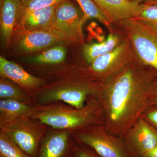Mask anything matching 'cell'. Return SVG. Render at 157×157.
Instances as JSON below:
<instances>
[{
	"label": "cell",
	"instance_id": "cell-1",
	"mask_svg": "<svg viewBox=\"0 0 157 157\" xmlns=\"http://www.w3.org/2000/svg\"><path fill=\"white\" fill-rule=\"evenodd\" d=\"M157 72L136 55L125 67L104 82L98 96L107 131L121 136L152 105Z\"/></svg>",
	"mask_w": 157,
	"mask_h": 157
},
{
	"label": "cell",
	"instance_id": "cell-2",
	"mask_svg": "<svg viewBox=\"0 0 157 157\" xmlns=\"http://www.w3.org/2000/svg\"><path fill=\"white\" fill-rule=\"evenodd\" d=\"M29 116L47 126L71 132L93 125L104 124L103 110L97 97L90 99L80 108L57 102L36 104Z\"/></svg>",
	"mask_w": 157,
	"mask_h": 157
},
{
	"label": "cell",
	"instance_id": "cell-3",
	"mask_svg": "<svg viewBox=\"0 0 157 157\" xmlns=\"http://www.w3.org/2000/svg\"><path fill=\"white\" fill-rule=\"evenodd\" d=\"M104 83L88 68H78L69 78L43 87L36 98L38 104L61 101L76 108H82L90 98H98Z\"/></svg>",
	"mask_w": 157,
	"mask_h": 157
},
{
	"label": "cell",
	"instance_id": "cell-4",
	"mask_svg": "<svg viewBox=\"0 0 157 157\" xmlns=\"http://www.w3.org/2000/svg\"><path fill=\"white\" fill-rule=\"evenodd\" d=\"M78 142L89 147L101 157H138L121 136L111 134L104 124H97L72 132Z\"/></svg>",
	"mask_w": 157,
	"mask_h": 157
},
{
	"label": "cell",
	"instance_id": "cell-5",
	"mask_svg": "<svg viewBox=\"0 0 157 157\" xmlns=\"http://www.w3.org/2000/svg\"><path fill=\"white\" fill-rule=\"evenodd\" d=\"M132 43L137 59L157 72V30L135 18L117 23Z\"/></svg>",
	"mask_w": 157,
	"mask_h": 157
},
{
	"label": "cell",
	"instance_id": "cell-6",
	"mask_svg": "<svg viewBox=\"0 0 157 157\" xmlns=\"http://www.w3.org/2000/svg\"><path fill=\"white\" fill-rule=\"evenodd\" d=\"M47 127L26 115L1 127V132L9 136L29 156L36 157Z\"/></svg>",
	"mask_w": 157,
	"mask_h": 157
},
{
	"label": "cell",
	"instance_id": "cell-7",
	"mask_svg": "<svg viewBox=\"0 0 157 157\" xmlns=\"http://www.w3.org/2000/svg\"><path fill=\"white\" fill-rule=\"evenodd\" d=\"M88 18L78 4L63 0L58 4L54 29L63 34L66 42L80 43L83 39L82 28Z\"/></svg>",
	"mask_w": 157,
	"mask_h": 157
},
{
	"label": "cell",
	"instance_id": "cell-8",
	"mask_svg": "<svg viewBox=\"0 0 157 157\" xmlns=\"http://www.w3.org/2000/svg\"><path fill=\"white\" fill-rule=\"evenodd\" d=\"M135 56L132 43L125 36L116 48L97 58L88 68L94 75L104 82L125 67Z\"/></svg>",
	"mask_w": 157,
	"mask_h": 157
},
{
	"label": "cell",
	"instance_id": "cell-9",
	"mask_svg": "<svg viewBox=\"0 0 157 157\" xmlns=\"http://www.w3.org/2000/svg\"><path fill=\"white\" fill-rule=\"evenodd\" d=\"M66 42L63 34L55 29L14 32L10 45L17 53H32L53 44Z\"/></svg>",
	"mask_w": 157,
	"mask_h": 157
},
{
	"label": "cell",
	"instance_id": "cell-10",
	"mask_svg": "<svg viewBox=\"0 0 157 157\" xmlns=\"http://www.w3.org/2000/svg\"><path fill=\"white\" fill-rule=\"evenodd\" d=\"M121 137L138 157H144L157 146V131L141 117Z\"/></svg>",
	"mask_w": 157,
	"mask_h": 157
},
{
	"label": "cell",
	"instance_id": "cell-11",
	"mask_svg": "<svg viewBox=\"0 0 157 157\" xmlns=\"http://www.w3.org/2000/svg\"><path fill=\"white\" fill-rule=\"evenodd\" d=\"M70 131L58 130L44 136L36 157H71L76 139L72 140Z\"/></svg>",
	"mask_w": 157,
	"mask_h": 157
},
{
	"label": "cell",
	"instance_id": "cell-12",
	"mask_svg": "<svg viewBox=\"0 0 157 157\" xmlns=\"http://www.w3.org/2000/svg\"><path fill=\"white\" fill-rule=\"evenodd\" d=\"M0 7L1 38L8 47L21 20L22 5L21 0H4Z\"/></svg>",
	"mask_w": 157,
	"mask_h": 157
},
{
	"label": "cell",
	"instance_id": "cell-13",
	"mask_svg": "<svg viewBox=\"0 0 157 157\" xmlns=\"http://www.w3.org/2000/svg\"><path fill=\"white\" fill-rule=\"evenodd\" d=\"M111 24L136 17L141 4L129 0H93Z\"/></svg>",
	"mask_w": 157,
	"mask_h": 157
},
{
	"label": "cell",
	"instance_id": "cell-14",
	"mask_svg": "<svg viewBox=\"0 0 157 157\" xmlns=\"http://www.w3.org/2000/svg\"><path fill=\"white\" fill-rule=\"evenodd\" d=\"M0 74L2 77L10 79L23 89L33 90L43 87L42 78L31 75L19 65L0 56Z\"/></svg>",
	"mask_w": 157,
	"mask_h": 157
},
{
	"label": "cell",
	"instance_id": "cell-15",
	"mask_svg": "<svg viewBox=\"0 0 157 157\" xmlns=\"http://www.w3.org/2000/svg\"><path fill=\"white\" fill-rule=\"evenodd\" d=\"M57 6V4L47 6L27 14L21 20L16 30L31 31L54 29Z\"/></svg>",
	"mask_w": 157,
	"mask_h": 157
},
{
	"label": "cell",
	"instance_id": "cell-16",
	"mask_svg": "<svg viewBox=\"0 0 157 157\" xmlns=\"http://www.w3.org/2000/svg\"><path fill=\"white\" fill-rule=\"evenodd\" d=\"M125 37H123L112 32L103 42L85 45L82 48V54L88 66L97 58L108 53L116 48L123 41Z\"/></svg>",
	"mask_w": 157,
	"mask_h": 157
},
{
	"label": "cell",
	"instance_id": "cell-17",
	"mask_svg": "<svg viewBox=\"0 0 157 157\" xmlns=\"http://www.w3.org/2000/svg\"><path fill=\"white\" fill-rule=\"evenodd\" d=\"M33 105L31 103L10 100L0 101V127L25 116L30 115Z\"/></svg>",
	"mask_w": 157,
	"mask_h": 157
},
{
	"label": "cell",
	"instance_id": "cell-18",
	"mask_svg": "<svg viewBox=\"0 0 157 157\" xmlns=\"http://www.w3.org/2000/svg\"><path fill=\"white\" fill-rule=\"evenodd\" d=\"M67 49L63 46H56L44 52L25 59L26 62L39 64H55L63 62L67 55Z\"/></svg>",
	"mask_w": 157,
	"mask_h": 157
},
{
	"label": "cell",
	"instance_id": "cell-19",
	"mask_svg": "<svg viewBox=\"0 0 157 157\" xmlns=\"http://www.w3.org/2000/svg\"><path fill=\"white\" fill-rule=\"evenodd\" d=\"M0 98L1 100L10 99L31 103L30 98L23 89L17 87L4 78L0 80Z\"/></svg>",
	"mask_w": 157,
	"mask_h": 157
},
{
	"label": "cell",
	"instance_id": "cell-20",
	"mask_svg": "<svg viewBox=\"0 0 157 157\" xmlns=\"http://www.w3.org/2000/svg\"><path fill=\"white\" fill-rule=\"evenodd\" d=\"M0 156L2 157H30L3 132L0 133Z\"/></svg>",
	"mask_w": 157,
	"mask_h": 157
},
{
	"label": "cell",
	"instance_id": "cell-21",
	"mask_svg": "<svg viewBox=\"0 0 157 157\" xmlns=\"http://www.w3.org/2000/svg\"><path fill=\"white\" fill-rule=\"evenodd\" d=\"M88 18L95 19L110 27L111 24L93 0H75Z\"/></svg>",
	"mask_w": 157,
	"mask_h": 157
},
{
	"label": "cell",
	"instance_id": "cell-22",
	"mask_svg": "<svg viewBox=\"0 0 157 157\" xmlns=\"http://www.w3.org/2000/svg\"><path fill=\"white\" fill-rule=\"evenodd\" d=\"M135 18L157 30V5L141 4L140 11Z\"/></svg>",
	"mask_w": 157,
	"mask_h": 157
},
{
	"label": "cell",
	"instance_id": "cell-23",
	"mask_svg": "<svg viewBox=\"0 0 157 157\" xmlns=\"http://www.w3.org/2000/svg\"><path fill=\"white\" fill-rule=\"evenodd\" d=\"M62 1L63 0H21L22 5V15L21 21L25 15L32 11L47 6L57 5Z\"/></svg>",
	"mask_w": 157,
	"mask_h": 157
},
{
	"label": "cell",
	"instance_id": "cell-24",
	"mask_svg": "<svg viewBox=\"0 0 157 157\" xmlns=\"http://www.w3.org/2000/svg\"><path fill=\"white\" fill-rule=\"evenodd\" d=\"M76 141L71 157H101L89 147Z\"/></svg>",
	"mask_w": 157,
	"mask_h": 157
},
{
	"label": "cell",
	"instance_id": "cell-25",
	"mask_svg": "<svg viewBox=\"0 0 157 157\" xmlns=\"http://www.w3.org/2000/svg\"><path fill=\"white\" fill-rule=\"evenodd\" d=\"M140 117L149 124L157 131V104L149 106L143 113Z\"/></svg>",
	"mask_w": 157,
	"mask_h": 157
},
{
	"label": "cell",
	"instance_id": "cell-26",
	"mask_svg": "<svg viewBox=\"0 0 157 157\" xmlns=\"http://www.w3.org/2000/svg\"><path fill=\"white\" fill-rule=\"evenodd\" d=\"M144 157H157V146L151 151L147 153Z\"/></svg>",
	"mask_w": 157,
	"mask_h": 157
},
{
	"label": "cell",
	"instance_id": "cell-27",
	"mask_svg": "<svg viewBox=\"0 0 157 157\" xmlns=\"http://www.w3.org/2000/svg\"><path fill=\"white\" fill-rule=\"evenodd\" d=\"M133 2L137 3V4H141L146 3L148 0H129Z\"/></svg>",
	"mask_w": 157,
	"mask_h": 157
},
{
	"label": "cell",
	"instance_id": "cell-28",
	"mask_svg": "<svg viewBox=\"0 0 157 157\" xmlns=\"http://www.w3.org/2000/svg\"><path fill=\"white\" fill-rule=\"evenodd\" d=\"M144 4L147 5H157V0H148Z\"/></svg>",
	"mask_w": 157,
	"mask_h": 157
},
{
	"label": "cell",
	"instance_id": "cell-29",
	"mask_svg": "<svg viewBox=\"0 0 157 157\" xmlns=\"http://www.w3.org/2000/svg\"><path fill=\"white\" fill-rule=\"evenodd\" d=\"M153 104H157V88L155 94L154 98Z\"/></svg>",
	"mask_w": 157,
	"mask_h": 157
},
{
	"label": "cell",
	"instance_id": "cell-30",
	"mask_svg": "<svg viewBox=\"0 0 157 157\" xmlns=\"http://www.w3.org/2000/svg\"><path fill=\"white\" fill-rule=\"evenodd\" d=\"M0 157H2V156H0Z\"/></svg>",
	"mask_w": 157,
	"mask_h": 157
}]
</instances>
